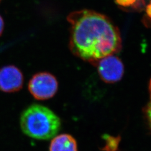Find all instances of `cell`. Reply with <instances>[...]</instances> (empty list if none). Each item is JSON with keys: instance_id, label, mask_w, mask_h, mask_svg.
<instances>
[{"instance_id": "1", "label": "cell", "mask_w": 151, "mask_h": 151, "mask_svg": "<svg viewBox=\"0 0 151 151\" xmlns=\"http://www.w3.org/2000/svg\"><path fill=\"white\" fill-rule=\"evenodd\" d=\"M67 19L70 25V48L82 60L95 65L121 49L119 30L106 16L82 10L71 13Z\"/></svg>"}, {"instance_id": "2", "label": "cell", "mask_w": 151, "mask_h": 151, "mask_svg": "<svg viewBox=\"0 0 151 151\" xmlns=\"http://www.w3.org/2000/svg\"><path fill=\"white\" fill-rule=\"evenodd\" d=\"M20 124L25 135L39 140L53 138L61 128L60 118L50 109L39 104H32L24 110Z\"/></svg>"}, {"instance_id": "3", "label": "cell", "mask_w": 151, "mask_h": 151, "mask_svg": "<svg viewBox=\"0 0 151 151\" xmlns=\"http://www.w3.org/2000/svg\"><path fill=\"white\" fill-rule=\"evenodd\" d=\"M30 93L35 99L46 100L53 97L58 89L56 77L50 73L44 72L35 74L28 84Z\"/></svg>"}, {"instance_id": "4", "label": "cell", "mask_w": 151, "mask_h": 151, "mask_svg": "<svg viewBox=\"0 0 151 151\" xmlns=\"http://www.w3.org/2000/svg\"><path fill=\"white\" fill-rule=\"evenodd\" d=\"M95 65L100 78L108 83L120 81L124 75V67L118 57L110 55L99 60Z\"/></svg>"}, {"instance_id": "5", "label": "cell", "mask_w": 151, "mask_h": 151, "mask_svg": "<svg viewBox=\"0 0 151 151\" xmlns=\"http://www.w3.org/2000/svg\"><path fill=\"white\" fill-rule=\"evenodd\" d=\"M24 76L17 67L9 65L0 69V90L7 93L20 91L23 86Z\"/></svg>"}, {"instance_id": "6", "label": "cell", "mask_w": 151, "mask_h": 151, "mask_svg": "<svg viewBox=\"0 0 151 151\" xmlns=\"http://www.w3.org/2000/svg\"><path fill=\"white\" fill-rule=\"evenodd\" d=\"M49 151H78L77 143L72 135L62 134L52 140Z\"/></svg>"}, {"instance_id": "7", "label": "cell", "mask_w": 151, "mask_h": 151, "mask_svg": "<svg viewBox=\"0 0 151 151\" xmlns=\"http://www.w3.org/2000/svg\"><path fill=\"white\" fill-rule=\"evenodd\" d=\"M103 139L105 141V145L103 147L104 151H117L120 139L118 137L104 134Z\"/></svg>"}, {"instance_id": "8", "label": "cell", "mask_w": 151, "mask_h": 151, "mask_svg": "<svg viewBox=\"0 0 151 151\" xmlns=\"http://www.w3.org/2000/svg\"><path fill=\"white\" fill-rule=\"evenodd\" d=\"M137 0H116L117 4L119 5L128 7L134 5Z\"/></svg>"}, {"instance_id": "9", "label": "cell", "mask_w": 151, "mask_h": 151, "mask_svg": "<svg viewBox=\"0 0 151 151\" xmlns=\"http://www.w3.org/2000/svg\"><path fill=\"white\" fill-rule=\"evenodd\" d=\"M147 116H148V118L149 120V122H150L151 126V101L150 103L149 104L147 109Z\"/></svg>"}, {"instance_id": "10", "label": "cell", "mask_w": 151, "mask_h": 151, "mask_svg": "<svg viewBox=\"0 0 151 151\" xmlns=\"http://www.w3.org/2000/svg\"><path fill=\"white\" fill-rule=\"evenodd\" d=\"M4 22L2 17L0 15V36L1 35L2 33L4 31Z\"/></svg>"}, {"instance_id": "11", "label": "cell", "mask_w": 151, "mask_h": 151, "mask_svg": "<svg viewBox=\"0 0 151 151\" xmlns=\"http://www.w3.org/2000/svg\"><path fill=\"white\" fill-rule=\"evenodd\" d=\"M147 13L151 18V4L149 5L147 7Z\"/></svg>"}, {"instance_id": "12", "label": "cell", "mask_w": 151, "mask_h": 151, "mask_svg": "<svg viewBox=\"0 0 151 151\" xmlns=\"http://www.w3.org/2000/svg\"><path fill=\"white\" fill-rule=\"evenodd\" d=\"M0 1H1V0H0Z\"/></svg>"}]
</instances>
